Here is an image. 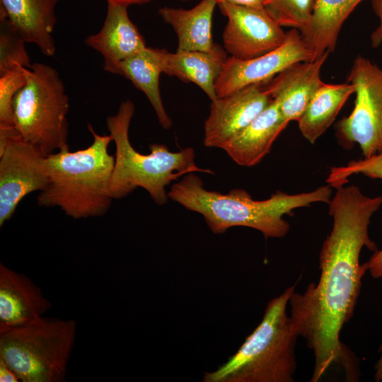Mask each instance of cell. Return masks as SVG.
<instances>
[{"instance_id":"obj_25","label":"cell","mask_w":382,"mask_h":382,"mask_svg":"<svg viewBox=\"0 0 382 382\" xmlns=\"http://www.w3.org/2000/svg\"><path fill=\"white\" fill-rule=\"evenodd\" d=\"M29 69L20 67L0 75V128L14 127L13 99L25 85Z\"/></svg>"},{"instance_id":"obj_16","label":"cell","mask_w":382,"mask_h":382,"mask_svg":"<svg viewBox=\"0 0 382 382\" xmlns=\"http://www.w3.org/2000/svg\"><path fill=\"white\" fill-rule=\"evenodd\" d=\"M59 0H0V16L6 18L26 43L34 44L45 56H54L53 31Z\"/></svg>"},{"instance_id":"obj_24","label":"cell","mask_w":382,"mask_h":382,"mask_svg":"<svg viewBox=\"0 0 382 382\" xmlns=\"http://www.w3.org/2000/svg\"><path fill=\"white\" fill-rule=\"evenodd\" d=\"M25 43L8 20L0 16V75L17 68L30 67Z\"/></svg>"},{"instance_id":"obj_8","label":"cell","mask_w":382,"mask_h":382,"mask_svg":"<svg viewBox=\"0 0 382 382\" xmlns=\"http://www.w3.org/2000/svg\"><path fill=\"white\" fill-rule=\"evenodd\" d=\"M348 81L354 87V106L337 123V134L345 146L357 144L364 158L369 157L382 150V68L358 56Z\"/></svg>"},{"instance_id":"obj_23","label":"cell","mask_w":382,"mask_h":382,"mask_svg":"<svg viewBox=\"0 0 382 382\" xmlns=\"http://www.w3.org/2000/svg\"><path fill=\"white\" fill-rule=\"evenodd\" d=\"M316 0H266L264 8L282 27L301 32L309 24Z\"/></svg>"},{"instance_id":"obj_29","label":"cell","mask_w":382,"mask_h":382,"mask_svg":"<svg viewBox=\"0 0 382 382\" xmlns=\"http://www.w3.org/2000/svg\"><path fill=\"white\" fill-rule=\"evenodd\" d=\"M0 381L18 382L20 379L16 372L2 359H0Z\"/></svg>"},{"instance_id":"obj_15","label":"cell","mask_w":382,"mask_h":382,"mask_svg":"<svg viewBox=\"0 0 382 382\" xmlns=\"http://www.w3.org/2000/svg\"><path fill=\"white\" fill-rule=\"evenodd\" d=\"M52 306L30 278L0 263V330L28 323Z\"/></svg>"},{"instance_id":"obj_31","label":"cell","mask_w":382,"mask_h":382,"mask_svg":"<svg viewBox=\"0 0 382 382\" xmlns=\"http://www.w3.org/2000/svg\"><path fill=\"white\" fill-rule=\"evenodd\" d=\"M378 352H382V344L378 349ZM375 380L376 381H382V354L375 365Z\"/></svg>"},{"instance_id":"obj_3","label":"cell","mask_w":382,"mask_h":382,"mask_svg":"<svg viewBox=\"0 0 382 382\" xmlns=\"http://www.w3.org/2000/svg\"><path fill=\"white\" fill-rule=\"evenodd\" d=\"M87 126L93 136L91 145L47 156L49 183L36 199L39 206L59 207L76 219L105 215L113 199L110 183L115 156L108 151L112 138L98 134L89 123Z\"/></svg>"},{"instance_id":"obj_9","label":"cell","mask_w":382,"mask_h":382,"mask_svg":"<svg viewBox=\"0 0 382 382\" xmlns=\"http://www.w3.org/2000/svg\"><path fill=\"white\" fill-rule=\"evenodd\" d=\"M46 156L24 140L15 127L0 129V226L9 221L21 200L49 183Z\"/></svg>"},{"instance_id":"obj_14","label":"cell","mask_w":382,"mask_h":382,"mask_svg":"<svg viewBox=\"0 0 382 382\" xmlns=\"http://www.w3.org/2000/svg\"><path fill=\"white\" fill-rule=\"evenodd\" d=\"M107 3L100 30L88 36L85 43L102 55L105 71L120 75L121 62L146 47V42L129 18V6L115 1Z\"/></svg>"},{"instance_id":"obj_33","label":"cell","mask_w":382,"mask_h":382,"mask_svg":"<svg viewBox=\"0 0 382 382\" xmlns=\"http://www.w3.org/2000/svg\"><path fill=\"white\" fill-rule=\"evenodd\" d=\"M181 1H190V0H181Z\"/></svg>"},{"instance_id":"obj_19","label":"cell","mask_w":382,"mask_h":382,"mask_svg":"<svg viewBox=\"0 0 382 382\" xmlns=\"http://www.w3.org/2000/svg\"><path fill=\"white\" fill-rule=\"evenodd\" d=\"M216 0H201L194 7L185 9L163 6L158 14L177 35V50L209 52L214 46L212 27Z\"/></svg>"},{"instance_id":"obj_2","label":"cell","mask_w":382,"mask_h":382,"mask_svg":"<svg viewBox=\"0 0 382 382\" xmlns=\"http://www.w3.org/2000/svg\"><path fill=\"white\" fill-rule=\"evenodd\" d=\"M332 195V187L327 185L297 194L278 190L268 199L256 200L243 189H233L226 194L208 190L195 173L182 177L168 192L169 199L200 214L213 233L244 226L260 231L266 238H280L288 233L290 225L284 215L314 203H329Z\"/></svg>"},{"instance_id":"obj_13","label":"cell","mask_w":382,"mask_h":382,"mask_svg":"<svg viewBox=\"0 0 382 382\" xmlns=\"http://www.w3.org/2000/svg\"><path fill=\"white\" fill-rule=\"evenodd\" d=\"M329 53L325 52L315 59L295 63L262 83L265 91L289 122L299 120L323 84L320 71Z\"/></svg>"},{"instance_id":"obj_1","label":"cell","mask_w":382,"mask_h":382,"mask_svg":"<svg viewBox=\"0 0 382 382\" xmlns=\"http://www.w3.org/2000/svg\"><path fill=\"white\" fill-rule=\"evenodd\" d=\"M332 228L319 255L320 276L303 293L291 294V319L299 336L314 354L311 381H318L334 365L342 366L346 378L359 380V361L341 342L343 325L352 317L367 271L360 265L364 247L376 251L369 235L372 216L382 205V196L369 197L357 185L337 188L329 202Z\"/></svg>"},{"instance_id":"obj_4","label":"cell","mask_w":382,"mask_h":382,"mask_svg":"<svg viewBox=\"0 0 382 382\" xmlns=\"http://www.w3.org/2000/svg\"><path fill=\"white\" fill-rule=\"evenodd\" d=\"M135 106L130 100L121 103L117 112L106 118L109 134L115 146V163L110 183L112 199H122L137 187L145 190L158 204L168 199L166 187L181 177L196 172L213 174L195 163L193 148L173 152L165 144H152L150 153L143 154L132 145L129 130Z\"/></svg>"},{"instance_id":"obj_17","label":"cell","mask_w":382,"mask_h":382,"mask_svg":"<svg viewBox=\"0 0 382 382\" xmlns=\"http://www.w3.org/2000/svg\"><path fill=\"white\" fill-rule=\"evenodd\" d=\"M289 123L271 99L268 105L221 149L238 165L255 166L269 154L274 141Z\"/></svg>"},{"instance_id":"obj_26","label":"cell","mask_w":382,"mask_h":382,"mask_svg":"<svg viewBox=\"0 0 382 382\" xmlns=\"http://www.w3.org/2000/svg\"><path fill=\"white\" fill-rule=\"evenodd\" d=\"M357 174L382 180V150L369 157L351 161L345 166L332 168L326 181L337 189L345 185L352 175Z\"/></svg>"},{"instance_id":"obj_21","label":"cell","mask_w":382,"mask_h":382,"mask_svg":"<svg viewBox=\"0 0 382 382\" xmlns=\"http://www.w3.org/2000/svg\"><path fill=\"white\" fill-rule=\"evenodd\" d=\"M363 0H316L312 18L301 33L314 59L333 52L342 26Z\"/></svg>"},{"instance_id":"obj_32","label":"cell","mask_w":382,"mask_h":382,"mask_svg":"<svg viewBox=\"0 0 382 382\" xmlns=\"http://www.w3.org/2000/svg\"><path fill=\"white\" fill-rule=\"evenodd\" d=\"M106 1L107 2L115 1V2L127 4L129 6L131 5H144V4H149L153 0H106Z\"/></svg>"},{"instance_id":"obj_6","label":"cell","mask_w":382,"mask_h":382,"mask_svg":"<svg viewBox=\"0 0 382 382\" xmlns=\"http://www.w3.org/2000/svg\"><path fill=\"white\" fill-rule=\"evenodd\" d=\"M76 322L42 316L0 330V359L21 382H63L76 336Z\"/></svg>"},{"instance_id":"obj_30","label":"cell","mask_w":382,"mask_h":382,"mask_svg":"<svg viewBox=\"0 0 382 382\" xmlns=\"http://www.w3.org/2000/svg\"><path fill=\"white\" fill-rule=\"evenodd\" d=\"M217 2L221 1H227L233 4L252 6H264L266 0H216Z\"/></svg>"},{"instance_id":"obj_10","label":"cell","mask_w":382,"mask_h":382,"mask_svg":"<svg viewBox=\"0 0 382 382\" xmlns=\"http://www.w3.org/2000/svg\"><path fill=\"white\" fill-rule=\"evenodd\" d=\"M217 5L228 19L222 38L224 50L231 57L250 59L277 48L285 41L286 33L264 6L227 1Z\"/></svg>"},{"instance_id":"obj_22","label":"cell","mask_w":382,"mask_h":382,"mask_svg":"<svg viewBox=\"0 0 382 382\" xmlns=\"http://www.w3.org/2000/svg\"><path fill=\"white\" fill-rule=\"evenodd\" d=\"M353 93L354 87L349 81L323 83L297 121L302 136L308 142L315 143L332 125Z\"/></svg>"},{"instance_id":"obj_20","label":"cell","mask_w":382,"mask_h":382,"mask_svg":"<svg viewBox=\"0 0 382 382\" xmlns=\"http://www.w3.org/2000/svg\"><path fill=\"white\" fill-rule=\"evenodd\" d=\"M165 50L145 47L121 62L120 76L129 80L146 96L160 125L164 129H168L173 122L164 108L159 89Z\"/></svg>"},{"instance_id":"obj_12","label":"cell","mask_w":382,"mask_h":382,"mask_svg":"<svg viewBox=\"0 0 382 382\" xmlns=\"http://www.w3.org/2000/svg\"><path fill=\"white\" fill-rule=\"evenodd\" d=\"M262 83L241 88L212 101L204 126V144L220 148L250 123L270 103Z\"/></svg>"},{"instance_id":"obj_5","label":"cell","mask_w":382,"mask_h":382,"mask_svg":"<svg viewBox=\"0 0 382 382\" xmlns=\"http://www.w3.org/2000/svg\"><path fill=\"white\" fill-rule=\"evenodd\" d=\"M293 285L267 305L261 322L238 351L204 382H293L299 337L286 313Z\"/></svg>"},{"instance_id":"obj_7","label":"cell","mask_w":382,"mask_h":382,"mask_svg":"<svg viewBox=\"0 0 382 382\" xmlns=\"http://www.w3.org/2000/svg\"><path fill=\"white\" fill-rule=\"evenodd\" d=\"M69 101L57 70L45 63L31 64L25 85L13 102L14 127L26 141L46 156L69 149Z\"/></svg>"},{"instance_id":"obj_28","label":"cell","mask_w":382,"mask_h":382,"mask_svg":"<svg viewBox=\"0 0 382 382\" xmlns=\"http://www.w3.org/2000/svg\"><path fill=\"white\" fill-rule=\"evenodd\" d=\"M366 263L367 271L374 278H382V249L374 251L373 255Z\"/></svg>"},{"instance_id":"obj_18","label":"cell","mask_w":382,"mask_h":382,"mask_svg":"<svg viewBox=\"0 0 382 382\" xmlns=\"http://www.w3.org/2000/svg\"><path fill=\"white\" fill-rule=\"evenodd\" d=\"M227 58L224 48L216 43L209 52L166 50L163 73L195 83L212 101L217 98L215 83Z\"/></svg>"},{"instance_id":"obj_27","label":"cell","mask_w":382,"mask_h":382,"mask_svg":"<svg viewBox=\"0 0 382 382\" xmlns=\"http://www.w3.org/2000/svg\"><path fill=\"white\" fill-rule=\"evenodd\" d=\"M371 1L379 23L371 35V43L374 48L379 47L382 52V0H371Z\"/></svg>"},{"instance_id":"obj_11","label":"cell","mask_w":382,"mask_h":382,"mask_svg":"<svg viewBox=\"0 0 382 382\" xmlns=\"http://www.w3.org/2000/svg\"><path fill=\"white\" fill-rule=\"evenodd\" d=\"M313 59V54L300 31L292 28L282 45L266 54L247 60L228 57L216 81V96L224 97L246 86L264 83L295 63Z\"/></svg>"}]
</instances>
